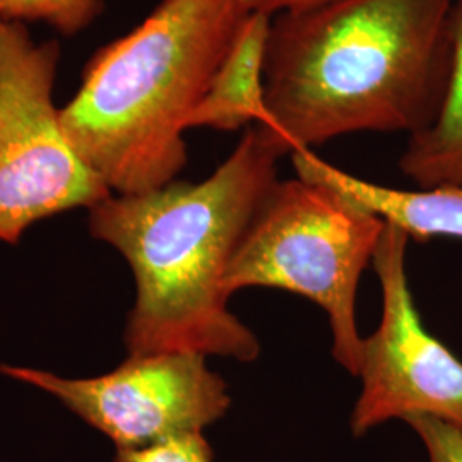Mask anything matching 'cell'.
<instances>
[{"label":"cell","instance_id":"obj_9","mask_svg":"<svg viewBox=\"0 0 462 462\" xmlns=\"http://www.w3.org/2000/svg\"><path fill=\"white\" fill-rule=\"evenodd\" d=\"M273 16L252 11L231 42L187 129L236 131L267 122L265 57Z\"/></svg>","mask_w":462,"mask_h":462},{"label":"cell","instance_id":"obj_6","mask_svg":"<svg viewBox=\"0 0 462 462\" xmlns=\"http://www.w3.org/2000/svg\"><path fill=\"white\" fill-rule=\"evenodd\" d=\"M0 375L57 399L98 430L116 450L156 446L209 429L230 411L226 380L192 351L129 355L97 377H64L49 370L0 365Z\"/></svg>","mask_w":462,"mask_h":462},{"label":"cell","instance_id":"obj_8","mask_svg":"<svg viewBox=\"0 0 462 462\" xmlns=\"http://www.w3.org/2000/svg\"><path fill=\"white\" fill-rule=\"evenodd\" d=\"M297 177L322 183L351 199L410 238L462 240V189L440 185L429 189H394L368 182L317 156L312 149L291 154Z\"/></svg>","mask_w":462,"mask_h":462},{"label":"cell","instance_id":"obj_10","mask_svg":"<svg viewBox=\"0 0 462 462\" xmlns=\"http://www.w3.org/2000/svg\"><path fill=\"white\" fill-rule=\"evenodd\" d=\"M399 170L420 187L462 189V0L450 26V64L444 95L429 125L408 137Z\"/></svg>","mask_w":462,"mask_h":462},{"label":"cell","instance_id":"obj_3","mask_svg":"<svg viewBox=\"0 0 462 462\" xmlns=\"http://www.w3.org/2000/svg\"><path fill=\"white\" fill-rule=\"evenodd\" d=\"M250 13L245 0H162L91 57L60 124L112 194L177 180L187 165L189 116Z\"/></svg>","mask_w":462,"mask_h":462},{"label":"cell","instance_id":"obj_2","mask_svg":"<svg viewBox=\"0 0 462 462\" xmlns=\"http://www.w3.org/2000/svg\"><path fill=\"white\" fill-rule=\"evenodd\" d=\"M456 0H334L273 17L267 122L281 156L356 133L425 129L450 64Z\"/></svg>","mask_w":462,"mask_h":462},{"label":"cell","instance_id":"obj_4","mask_svg":"<svg viewBox=\"0 0 462 462\" xmlns=\"http://www.w3.org/2000/svg\"><path fill=\"white\" fill-rule=\"evenodd\" d=\"M383 230L379 216L322 183L278 180L233 254L223 291L271 288L310 300L328 315L334 360L358 377V284Z\"/></svg>","mask_w":462,"mask_h":462},{"label":"cell","instance_id":"obj_7","mask_svg":"<svg viewBox=\"0 0 462 462\" xmlns=\"http://www.w3.org/2000/svg\"><path fill=\"white\" fill-rule=\"evenodd\" d=\"M410 240L385 223L374 255L382 314L379 328L364 337L362 391L349 416L356 439L413 416H431L462 431V362L421 322L406 271Z\"/></svg>","mask_w":462,"mask_h":462},{"label":"cell","instance_id":"obj_14","mask_svg":"<svg viewBox=\"0 0 462 462\" xmlns=\"http://www.w3.org/2000/svg\"><path fill=\"white\" fill-rule=\"evenodd\" d=\"M248 7L257 13H265L269 16H278L284 13H301L320 7L334 0H245Z\"/></svg>","mask_w":462,"mask_h":462},{"label":"cell","instance_id":"obj_11","mask_svg":"<svg viewBox=\"0 0 462 462\" xmlns=\"http://www.w3.org/2000/svg\"><path fill=\"white\" fill-rule=\"evenodd\" d=\"M105 0H0V19L45 23L66 36L86 30L103 9Z\"/></svg>","mask_w":462,"mask_h":462},{"label":"cell","instance_id":"obj_13","mask_svg":"<svg viewBox=\"0 0 462 462\" xmlns=\"http://www.w3.org/2000/svg\"><path fill=\"white\" fill-rule=\"evenodd\" d=\"M406 423L420 439L425 450L423 461L462 462V431L431 416H413Z\"/></svg>","mask_w":462,"mask_h":462},{"label":"cell","instance_id":"obj_5","mask_svg":"<svg viewBox=\"0 0 462 462\" xmlns=\"http://www.w3.org/2000/svg\"><path fill=\"white\" fill-rule=\"evenodd\" d=\"M57 42L36 43L24 23L0 19V242L112 196L67 141L53 88Z\"/></svg>","mask_w":462,"mask_h":462},{"label":"cell","instance_id":"obj_12","mask_svg":"<svg viewBox=\"0 0 462 462\" xmlns=\"http://www.w3.org/2000/svg\"><path fill=\"white\" fill-rule=\"evenodd\" d=\"M215 452L202 431L185 433L156 446L116 450L114 462H213Z\"/></svg>","mask_w":462,"mask_h":462},{"label":"cell","instance_id":"obj_1","mask_svg":"<svg viewBox=\"0 0 462 462\" xmlns=\"http://www.w3.org/2000/svg\"><path fill=\"white\" fill-rule=\"evenodd\" d=\"M281 154L259 125L200 182L103 199L93 238L116 248L135 282L124 328L129 355L192 351L255 362L261 341L228 309L223 280L254 215L278 182Z\"/></svg>","mask_w":462,"mask_h":462}]
</instances>
